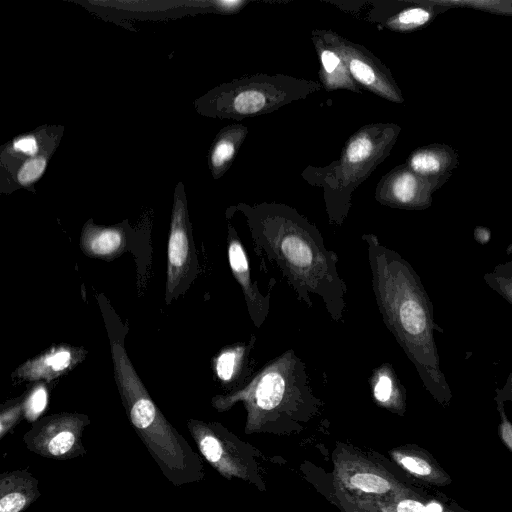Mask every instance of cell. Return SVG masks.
<instances>
[{
  "mask_svg": "<svg viewBox=\"0 0 512 512\" xmlns=\"http://www.w3.org/2000/svg\"><path fill=\"white\" fill-rule=\"evenodd\" d=\"M239 402L246 410L247 434L300 428L321 406L306 363L292 348L267 362L242 388L214 396L211 405L225 412Z\"/></svg>",
  "mask_w": 512,
  "mask_h": 512,
  "instance_id": "cell-3",
  "label": "cell"
},
{
  "mask_svg": "<svg viewBox=\"0 0 512 512\" xmlns=\"http://www.w3.org/2000/svg\"><path fill=\"white\" fill-rule=\"evenodd\" d=\"M367 246L371 283L387 329L414 365L423 387L443 407L452 391L440 367L434 338L442 329L434 321L433 304L419 275L398 252L372 233L361 236Z\"/></svg>",
  "mask_w": 512,
  "mask_h": 512,
  "instance_id": "cell-2",
  "label": "cell"
},
{
  "mask_svg": "<svg viewBox=\"0 0 512 512\" xmlns=\"http://www.w3.org/2000/svg\"><path fill=\"white\" fill-rule=\"evenodd\" d=\"M89 424L90 418L86 414H51L32 423L23 436V442L29 451L41 457L53 460L74 459L86 453L82 436Z\"/></svg>",
  "mask_w": 512,
  "mask_h": 512,
  "instance_id": "cell-9",
  "label": "cell"
},
{
  "mask_svg": "<svg viewBox=\"0 0 512 512\" xmlns=\"http://www.w3.org/2000/svg\"><path fill=\"white\" fill-rule=\"evenodd\" d=\"M83 347L55 345L18 366L12 377L19 381L51 382L71 371L86 357Z\"/></svg>",
  "mask_w": 512,
  "mask_h": 512,
  "instance_id": "cell-13",
  "label": "cell"
},
{
  "mask_svg": "<svg viewBox=\"0 0 512 512\" xmlns=\"http://www.w3.org/2000/svg\"><path fill=\"white\" fill-rule=\"evenodd\" d=\"M249 129L242 124H231L216 136L209 154V165L214 178H220L231 166Z\"/></svg>",
  "mask_w": 512,
  "mask_h": 512,
  "instance_id": "cell-21",
  "label": "cell"
},
{
  "mask_svg": "<svg viewBox=\"0 0 512 512\" xmlns=\"http://www.w3.org/2000/svg\"><path fill=\"white\" fill-rule=\"evenodd\" d=\"M255 344L256 336L250 335L248 340L226 346L214 356V375L228 392L242 388L254 375L251 353Z\"/></svg>",
  "mask_w": 512,
  "mask_h": 512,
  "instance_id": "cell-15",
  "label": "cell"
},
{
  "mask_svg": "<svg viewBox=\"0 0 512 512\" xmlns=\"http://www.w3.org/2000/svg\"><path fill=\"white\" fill-rule=\"evenodd\" d=\"M391 459L414 479L436 487L452 482L450 475L425 449L417 445H403L389 451Z\"/></svg>",
  "mask_w": 512,
  "mask_h": 512,
  "instance_id": "cell-16",
  "label": "cell"
},
{
  "mask_svg": "<svg viewBox=\"0 0 512 512\" xmlns=\"http://www.w3.org/2000/svg\"><path fill=\"white\" fill-rule=\"evenodd\" d=\"M333 483L350 497L377 506L414 492L382 465L342 444L333 453Z\"/></svg>",
  "mask_w": 512,
  "mask_h": 512,
  "instance_id": "cell-7",
  "label": "cell"
},
{
  "mask_svg": "<svg viewBox=\"0 0 512 512\" xmlns=\"http://www.w3.org/2000/svg\"><path fill=\"white\" fill-rule=\"evenodd\" d=\"M227 257L231 273L242 290L249 317L254 326L260 328L270 312V293H262L253 280L246 250L231 224L228 225Z\"/></svg>",
  "mask_w": 512,
  "mask_h": 512,
  "instance_id": "cell-12",
  "label": "cell"
},
{
  "mask_svg": "<svg viewBox=\"0 0 512 512\" xmlns=\"http://www.w3.org/2000/svg\"><path fill=\"white\" fill-rule=\"evenodd\" d=\"M487 286L512 306V260L496 265L484 274Z\"/></svg>",
  "mask_w": 512,
  "mask_h": 512,
  "instance_id": "cell-23",
  "label": "cell"
},
{
  "mask_svg": "<svg viewBox=\"0 0 512 512\" xmlns=\"http://www.w3.org/2000/svg\"><path fill=\"white\" fill-rule=\"evenodd\" d=\"M24 417V395L1 407L0 411V439H3L21 418Z\"/></svg>",
  "mask_w": 512,
  "mask_h": 512,
  "instance_id": "cell-26",
  "label": "cell"
},
{
  "mask_svg": "<svg viewBox=\"0 0 512 512\" xmlns=\"http://www.w3.org/2000/svg\"><path fill=\"white\" fill-rule=\"evenodd\" d=\"M114 379L134 431L165 478L175 487L200 482L204 466L200 455L166 419L138 376L123 342L112 339Z\"/></svg>",
  "mask_w": 512,
  "mask_h": 512,
  "instance_id": "cell-4",
  "label": "cell"
},
{
  "mask_svg": "<svg viewBox=\"0 0 512 512\" xmlns=\"http://www.w3.org/2000/svg\"><path fill=\"white\" fill-rule=\"evenodd\" d=\"M126 246V235L118 227L95 226L87 222L84 226L80 247L90 257L111 260L120 255Z\"/></svg>",
  "mask_w": 512,
  "mask_h": 512,
  "instance_id": "cell-20",
  "label": "cell"
},
{
  "mask_svg": "<svg viewBox=\"0 0 512 512\" xmlns=\"http://www.w3.org/2000/svg\"><path fill=\"white\" fill-rule=\"evenodd\" d=\"M248 228L257 255L273 264L298 300L312 307L318 295L335 322L343 319L347 285L337 270L338 255L326 248L319 229L294 207L276 201L233 207Z\"/></svg>",
  "mask_w": 512,
  "mask_h": 512,
  "instance_id": "cell-1",
  "label": "cell"
},
{
  "mask_svg": "<svg viewBox=\"0 0 512 512\" xmlns=\"http://www.w3.org/2000/svg\"><path fill=\"white\" fill-rule=\"evenodd\" d=\"M47 159L43 155L34 156L22 164L17 172V180L21 185L35 182L44 172Z\"/></svg>",
  "mask_w": 512,
  "mask_h": 512,
  "instance_id": "cell-28",
  "label": "cell"
},
{
  "mask_svg": "<svg viewBox=\"0 0 512 512\" xmlns=\"http://www.w3.org/2000/svg\"><path fill=\"white\" fill-rule=\"evenodd\" d=\"M14 149L26 155H35L38 151L37 141L33 136L21 137L15 140Z\"/></svg>",
  "mask_w": 512,
  "mask_h": 512,
  "instance_id": "cell-31",
  "label": "cell"
},
{
  "mask_svg": "<svg viewBox=\"0 0 512 512\" xmlns=\"http://www.w3.org/2000/svg\"><path fill=\"white\" fill-rule=\"evenodd\" d=\"M381 512H427L426 502L415 492L401 496L389 504L378 505Z\"/></svg>",
  "mask_w": 512,
  "mask_h": 512,
  "instance_id": "cell-27",
  "label": "cell"
},
{
  "mask_svg": "<svg viewBox=\"0 0 512 512\" xmlns=\"http://www.w3.org/2000/svg\"><path fill=\"white\" fill-rule=\"evenodd\" d=\"M496 408L500 415V424L498 426L500 440L512 454V422L506 415L505 403L496 402Z\"/></svg>",
  "mask_w": 512,
  "mask_h": 512,
  "instance_id": "cell-30",
  "label": "cell"
},
{
  "mask_svg": "<svg viewBox=\"0 0 512 512\" xmlns=\"http://www.w3.org/2000/svg\"><path fill=\"white\" fill-rule=\"evenodd\" d=\"M187 428L200 454L220 475L264 487L248 447L223 425L189 419Z\"/></svg>",
  "mask_w": 512,
  "mask_h": 512,
  "instance_id": "cell-8",
  "label": "cell"
},
{
  "mask_svg": "<svg viewBox=\"0 0 512 512\" xmlns=\"http://www.w3.org/2000/svg\"><path fill=\"white\" fill-rule=\"evenodd\" d=\"M368 383L376 405L399 416L405 414L406 389L390 363H383L374 368Z\"/></svg>",
  "mask_w": 512,
  "mask_h": 512,
  "instance_id": "cell-19",
  "label": "cell"
},
{
  "mask_svg": "<svg viewBox=\"0 0 512 512\" xmlns=\"http://www.w3.org/2000/svg\"><path fill=\"white\" fill-rule=\"evenodd\" d=\"M194 257L185 199L175 194L167 246V278L165 300L169 304L191 269Z\"/></svg>",
  "mask_w": 512,
  "mask_h": 512,
  "instance_id": "cell-11",
  "label": "cell"
},
{
  "mask_svg": "<svg viewBox=\"0 0 512 512\" xmlns=\"http://www.w3.org/2000/svg\"><path fill=\"white\" fill-rule=\"evenodd\" d=\"M335 495L345 512H381L376 504L352 498L340 489L335 488Z\"/></svg>",
  "mask_w": 512,
  "mask_h": 512,
  "instance_id": "cell-29",
  "label": "cell"
},
{
  "mask_svg": "<svg viewBox=\"0 0 512 512\" xmlns=\"http://www.w3.org/2000/svg\"><path fill=\"white\" fill-rule=\"evenodd\" d=\"M422 177L407 165L397 166L380 179L374 198L381 205L392 208H421L427 203Z\"/></svg>",
  "mask_w": 512,
  "mask_h": 512,
  "instance_id": "cell-14",
  "label": "cell"
},
{
  "mask_svg": "<svg viewBox=\"0 0 512 512\" xmlns=\"http://www.w3.org/2000/svg\"><path fill=\"white\" fill-rule=\"evenodd\" d=\"M322 36L342 56L353 80L365 90L394 103H402L401 92L388 67L366 47L335 31L320 29Z\"/></svg>",
  "mask_w": 512,
  "mask_h": 512,
  "instance_id": "cell-10",
  "label": "cell"
},
{
  "mask_svg": "<svg viewBox=\"0 0 512 512\" xmlns=\"http://www.w3.org/2000/svg\"><path fill=\"white\" fill-rule=\"evenodd\" d=\"M49 399L48 389L44 382H38L24 395V417L34 423L45 411Z\"/></svg>",
  "mask_w": 512,
  "mask_h": 512,
  "instance_id": "cell-24",
  "label": "cell"
},
{
  "mask_svg": "<svg viewBox=\"0 0 512 512\" xmlns=\"http://www.w3.org/2000/svg\"><path fill=\"white\" fill-rule=\"evenodd\" d=\"M40 496L39 480L28 470L0 474V512H24Z\"/></svg>",
  "mask_w": 512,
  "mask_h": 512,
  "instance_id": "cell-18",
  "label": "cell"
},
{
  "mask_svg": "<svg viewBox=\"0 0 512 512\" xmlns=\"http://www.w3.org/2000/svg\"><path fill=\"white\" fill-rule=\"evenodd\" d=\"M311 40L318 55L320 84L326 91L339 89L361 93V87L353 80L340 53L325 40L320 29L311 31Z\"/></svg>",
  "mask_w": 512,
  "mask_h": 512,
  "instance_id": "cell-17",
  "label": "cell"
},
{
  "mask_svg": "<svg viewBox=\"0 0 512 512\" xmlns=\"http://www.w3.org/2000/svg\"><path fill=\"white\" fill-rule=\"evenodd\" d=\"M399 131L394 123L363 125L346 140L339 159L322 167L308 165L301 172L305 182L322 189L329 224L344 223L353 192L389 156Z\"/></svg>",
  "mask_w": 512,
  "mask_h": 512,
  "instance_id": "cell-5",
  "label": "cell"
},
{
  "mask_svg": "<svg viewBox=\"0 0 512 512\" xmlns=\"http://www.w3.org/2000/svg\"><path fill=\"white\" fill-rule=\"evenodd\" d=\"M406 165L421 176H429L440 170L441 161L433 151L418 150L411 154Z\"/></svg>",
  "mask_w": 512,
  "mask_h": 512,
  "instance_id": "cell-25",
  "label": "cell"
},
{
  "mask_svg": "<svg viewBox=\"0 0 512 512\" xmlns=\"http://www.w3.org/2000/svg\"><path fill=\"white\" fill-rule=\"evenodd\" d=\"M495 402H512V372L506 378L504 385L495 390Z\"/></svg>",
  "mask_w": 512,
  "mask_h": 512,
  "instance_id": "cell-32",
  "label": "cell"
},
{
  "mask_svg": "<svg viewBox=\"0 0 512 512\" xmlns=\"http://www.w3.org/2000/svg\"><path fill=\"white\" fill-rule=\"evenodd\" d=\"M429 18L430 13L426 9L409 7L383 19L380 25L394 31H405L425 24Z\"/></svg>",
  "mask_w": 512,
  "mask_h": 512,
  "instance_id": "cell-22",
  "label": "cell"
},
{
  "mask_svg": "<svg viewBox=\"0 0 512 512\" xmlns=\"http://www.w3.org/2000/svg\"><path fill=\"white\" fill-rule=\"evenodd\" d=\"M320 82L282 73H255L214 91L210 106L222 118L243 120L270 114L320 91Z\"/></svg>",
  "mask_w": 512,
  "mask_h": 512,
  "instance_id": "cell-6",
  "label": "cell"
}]
</instances>
